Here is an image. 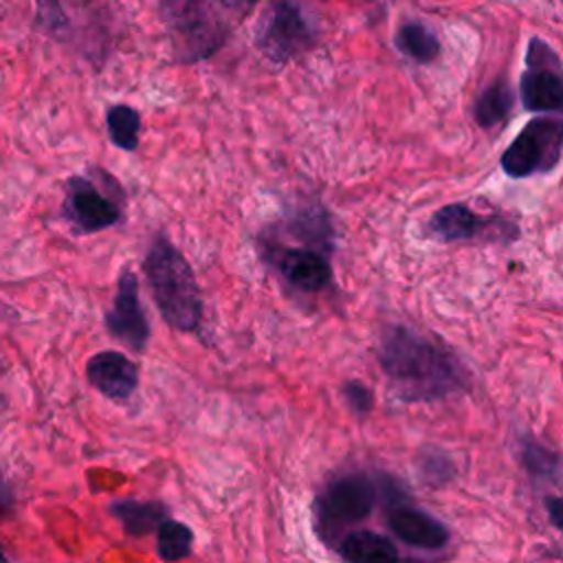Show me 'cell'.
Segmentation results:
<instances>
[{
	"instance_id": "24",
	"label": "cell",
	"mask_w": 563,
	"mask_h": 563,
	"mask_svg": "<svg viewBox=\"0 0 563 563\" xmlns=\"http://www.w3.org/2000/svg\"><path fill=\"white\" fill-rule=\"evenodd\" d=\"M216 2L227 11H233L238 15H246V13H251V9L257 7L260 0H216Z\"/></svg>"
},
{
	"instance_id": "18",
	"label": "cell",
	"mask_w": 563,
	"mask_h": 563,
	"mask_svg": "<svg viewBox=\"0 0 563 563\" xmlns=\"http://www.w3.org/2000/svg\"><path fill=\"white\" fill-rule=\"evenodd\" d=\"M110 141L123 152H136L141 141V114L128 103H114L106 110Z\"/></svg>"
},
{
	"instance_id": "1",
	"label": "cell",
	"mask_w": 563,
	"mask_h": 563,
	"mask_svg": "<svg viewBox=\"0 0 563 563\" xmlns=\"http://www.w3.org/2000/svg\"><path fill=\"white\" fill-rule=\"evenodd\" d=\"M260 262L284 290L314 297L334 288V224L319 200L295 202L257 233Z\"/></svg>"
},
{
	"instance_id": "26",
	"label": "cell",
	"mask_w": 563,
	"mask_h": 563,
	"mask_svg": "<svg viewBox=\"0 0 563 563\" xmlns=\"http://www.w3.org/2000/svg\"><path fill=\"white\" fill-rule=\"evenodd\" d=\"M0 563H11V561L7 559V554H4V550H2V545H0Z\"/></svg>"
},
{
	"instance_id": "17",
	"label": "cell",
	"mask_w": 563,
	"mask_h": 563,
	"mask_svg": "<svg viewBox=\"0 0 563 563\" xmlns=\"http://www.w3.org/2000/svg\"><path fill=\"white\" fill-rule=\"evenodd\" d=\"M515 106V92L506 77H497L488 84L473 103V119L482 130H493L501 125Z\"/></svg>"
},
{
	"instance_id": "8",
	"label": "cell",
	"mask_w": 563,
	"mask_h": 563,
	"mask_svg": "<svg viewBox=\"0 0 563 563\" xmlns=\"http://www.w3.org/2000/svg\"><path fill=\"white\" fill-rule=\"evenodd\" d=\"M424 235L444 244L453 242H497L510 244L519 238V227L510 218L484 216L464 202H449L431 213Z\"/></svg>"
},
{
	"instance_id": "2",
	"label": "cell",
	"mask_w": 563,
	"mask_h": 563,
	"mask_svg": "<svg viewBox=\"0 0 563 563\" xmlns=\"http://www.w3.org/2000/svg\"><path fill=\"white\" fill-rule=\"evenodd\" d=\"M378 363L391 391L405 402L444 400L471 385L466 365L446 343L407 323L383 328Z\"/></svg>"
},
{
	"instance_id": "22",
	"label": "cell",
	"mask_w": 563,
	"mask_h": 563,
	"mask_svg": "<svg viewBox=\"0 0 563 563\" xmlns=\"http://www.w3.org/2000/svg\"><path fill=\"white\" fill-rule=\"evenodd\" d=\"M37 2V24L53 33V35H62V31L68 26V18L62 9L59 0H35Z\"/></svg>"
},
{
	"instance_id": "20",
	"label": "cell",
	"mask_w": 563,
	"mask_h": 563,
	"mask_svg": "<svg viewBox=\"0 0 563 563\" xmlns=\"http://www.w3.org/2000/svg\"><path fill=\"white\" fill-rule=\"evenodd\" d=\"M521 464L537 479H559V455L534 440H521Z\"/></svg>"
},
{
	"instance_id": "13",
	"label": "cell",
	"mask_w": 563,
	"mask_h": 563,
	"mask_svg": "<svg viewBox=\"0 0 563 563\" xmlns=\"http://www.w3.org/2000/svg\"><path fill=\"white\" fill-rule=\"evenodd\" d=\"M389 530L405 543L413 548H427L438 550L446 545L449 530L442 521L431 517L424 510L411 508V506H398L387 515Z\"/></svg>"
},
{
	"instance_id": "11",
	"label": "cell",
	"mask_w": 563,
	"mask_h": 563,
	"mask_svg": "<svg viewBox=\"0 0 563 563\" xmlns=\"http://www.w3.org/2000/svg\"><path fill=\"white\" fill-rule=\"evenodd\" d=\"M106 330L132 352H143L150 341V321L139 297V277L132 268H123L117 279V290L110 310L103 317Z\"/></svg>"
},
{
	"instance_id": "6",
	"label": "cell",
	"mask_w": 563,
	"mask_h": 563,
	"mask_svg": "<svg viewBox=\"0 0 563 563\" xmlns=\"http://www.w3.org/2000/svg\"><path fill=\"white\" fill-rule=\"evenodd\" d=\"M563 156V119L561 114L532 117L499 156V165L510 178L550 174Z\"/></svg>"
},
{
	"instance_id": "7",
	"label": "cell",
	"mask_w": 563,
	"mask_h": 563,
	"mask_svg": "<svg viewBox=\"0 0 563 563\" xmlns=\"http://www.w3.org/2000/svg\"><path fill=\"white\" fill-rule=\"evenodd\" d=\"M123 205L125 194L112 176L108 185H99L90 176H70L64 185L62 216L77 233L90 235L119 224Z\"/></svg>"
},
{
	"instance_id": "12",
	"label": "cell",
	"mask_w": 563,
	"mask_h": 563,
	"mask_svg": "<svg viewBox=\"0 0 563 563\" xmlns=\"http://www.w3.org/2000/svg\"><path fill=\"white\" fill-rule=\"evenodd\" d=\"M86 378L106 398L123 402L139 387V367L123 352L103 350L88 358Z\"/></svg>"
},
{
	"instance_id": "4",
	"label": "cell",
	"mask_w": 563,
	"mask_h": 563,
	"mask_svg": "<svg viewBox=\"0 0 563 563\" xmlns=\"http://www.w3.org/2000/svg\"><path fill=\"white\" fill-rule=\"evenodd\" d=\"M158 20L183 64L213 57L229 40V24L209 0H158Z\"/></svg>"
},
{
	"instance_id": "10",
	"label": "cell",
	"mask_w": 563,
	"mask_h": 563,
	"mask_svg": "<svg viewBox=\"0 0 563 563\" xmlns=\"http://www.w3.org/2000/svg\"><path fill=\"white\" fill-rule=\"evenodd\" d=\"M376 504V486L363 473L334 477L317 497V528L323 539L367 519Z\"/></svg>"
},
{
	"instance_id": "3",
	"label": "cell",
	"mask_w": 563,
	"mask_h": 563,
	"mask_svg": "<svg viewBox=\"0 0 563 563\" xmlns=\"http://www.w3.org/2000/svg\"><path fill=\"white\" fill-rule=\"evenodd\" d=\"M143 273L163 321L178 332L202 323V295L187 257L163 233L154 235L143 257Z\"/></svg>"
},
{
	"instance_id": "5",
	"label": "cell",
	"mask_w": 563,
	"mask_h": 563,
	"mask_svg": "<svg viewBox=\"0 0 563 563\" xmlns=\"http://www.w3.org/2000/svg\"><path fill=\"white\" fill-rule=\"evenodd\" d=\"M317 42L319 26L299 0H271L255 26V48L277 66L299 59Z\"/></svg>"
},
{
	"instance_id": "21",
	"label": "cell",
	"mask_w": 563,
	"mask_h": 563,
	"mask_svg": "<svg viewBox=\"0 0 563 563\" xmlns=\"http://www.w3.org/2000/svg\"><path fill=\"white\" fill-rule=\"evenodd\" d=\"M418 464H420V477L431 486H442L453 477V464L442 453H433V455L422 453Z\"/></svg>"
},
{
	"instance_id": "16",
	"label": "cell",
	"mask_w": 563,
	"mask_h": 563,
	"mask_svg": "<svg viewBox=\"0 0 563 563\" xmlns=\"http://www.w3.org/2000/svg\"><path fill=\"white\" fill-rule=\"evenodd\" d=\"M110 512L132 537L150 534L167 519V506L163 501L117 499L110 504Z\"/></svg>"
},
{
	"instance_id": "9",
	"label": "cell",
	"mask_w": 563,
	"mask_h": 563,
	"mask_svg": "<svg viewBox=\"0 0 563 563\" xmlns=\"http://www.w3.org/2000/svg\"><path fill=\"white\" fill-rule=\"evenodd\" d=\"M521 106L532 114H561L563 110V66L548 40L530 37L526 68L519 79Z\"/></svg>"
},
{
	"instance_id": "19",
	"label": "cell",
	"mask_w": 563,
	"mask_h": 563,
	"mask_svg": "<svg viewBox=\"0 0 563 563\" xmlns=\"http://www.w3.org/2000/svg\"><path fill=\"white\" fill-rule=\"evenodd\" d=\"M191 543H194V532L176 519H165L156 528V554L165 563H176L183 561L191 554Z\"/></svg>"
},
{
	"instance_id": "14",
	"label": "cell",
	"mask_w": 563,
	"mask_h": 563,
	"mask_svg": "<svg viewBox=\"0 0 563 563\" xmlns=\"http://www.w3.org/2000/svg\"><path fill=\"white\" fill-rule=\"evenodd\" d=\"M339 554L347 563H398V548L385 534L352 530L339 543Z\"/></svg>"
},
{
	"instance_id": "25",
	"label": "cell",
	"mask_w": 563,
	"mask_h": 563,
	"mask_svg": "<svg viewBox=\"0 0 563 563\" xmlns=\"http://www.w3.org/2000/svg\"><path fill=\"white\" fill-rule=\"evenodd\" d=\"M545 506L550 508V517H552V523H554V528L556 530H561V499L559 497H550V499H545Z\"/></svg>"
},
{
	"instance_id": "15",
	"label": "cell",
	"mask_w": 563,
	"mask_h": 563,
	"mask_svg": "<svg viewBox=\"0 0 563 563\" xmlns=\"http://www.w3.org/2000/svg\"><path fill=\"white\" fill-rule=\"evenodd\" d=\"M394 46L416 64H433L442 53L440 37L420 20H402L394 33Z\"/></svg>"
},
{
	"instance_id": "23",
	"label": "cell",
	"mask_w": 563,
	"mask_h": 563,
	"mask_svg": "<svg viewBox=\"0 0 563 563\" xmlns=\"http://www.w3.org/2000/svg\"><path fill=\"white\" fill-rule=\"evenodd\" d=\"M343 398L356 416H365L372 409V391L361 380H347L343 385Z\"/></svg>"
}]
</instances>
